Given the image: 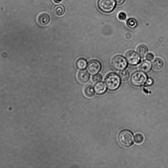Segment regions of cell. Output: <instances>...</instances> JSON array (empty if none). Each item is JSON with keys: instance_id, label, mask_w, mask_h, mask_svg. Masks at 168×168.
I'll return each mask as SVG.
<instances>
[{"instance_id": "obj_7", "label": "cell", "mask_w": 168, "mask_h": 168, "mask_svg": "<svg viewBox=\"0 0 168 168\" xmlns=\"http://www.w3.org/2000/svg\"><path fill=\"white\" fill-rule=\"evenodd\" d=\"M101 67V64L99 61L96 60H93L88 63L87 70L91 74H95L100 70Z\"/></svg>"}, {"instance_id": "obj_22", "label": "cell", "mask_w": 168, "mask_h": 168, "mask_svg": "<svg viewBox=\"0 0 168 168\" xmlns=\"http://www.w3.org/2000/svg\"><path fill=\"white\" fill-rule=\"evenodd\" d=\"M118 17L120 20H124L127 18V15L124 12H121L118 14Z\"/></svg>"}, {"instance_id": "obj_12", "label": "cell", "mask_w": 168, "mask_h": 168, "mask_svg": "<svg viewBox=\"0 0 168 168\" xmlns=\"http://www.w3.org/2000/svg\"><path fill=\"white\" fill-rule=\"evenodd\" d=\"M164 66V62L161 59L157 58L152 62V66L156 70H160L162 69Z\"/></svg>"}, {"instance_id": "obj_23", "label": "cell", "mask_w": 168, "mask_h": 168, "mask_svg": "<svg viewBox=\"0 0 168 168\" xmlns=\"http://www.w3.org/2000/svg\"><path fill=\"white\" fill-rule=\"evenodd\" d=\"M154 56L153 54L152 53H149L147 54L146 56V59L149 61H152L154 59Z\"/></svg>"}, {"instance_id": "obj_10", "label": "cell", "mask_w": 168, "mask_h": 168, "mask_svg": "<svg viewBox=\"0 0 168 168\" xmlns=\"http://www.w3.org/2000/svg\"><path fill=\"white\" fill-rule=\"evenodd\" d=\"M94 90L98 94H102L107 91V87L105 84L103 82L97 83L94 86Z\"/></svg>"}, {"instance_id": "obj_19", "label": "cell", "mask_w": 168, "mask_h": 168, "mask_svg": "<svg viewBox=\"0 0 168 168\" xmlns=\"http://www.w3.org/2000/svg\"><path fill=\"white\" fill-rule=\"evenodd\" d=\"M134 140L136 144H140L143 143L144 141V136L141 134H137L135 136Z\"/></svg>"}, {"instance_id": "obj_5", "label": "cell", "mask_w": 168, "mask_h": 168, "mask_svg": "<svg viewBox=\"0 0 168 168\" xmlns=\"http://www.w3.org/2000/svg\"><path fill=\"white\" fill-rule=\"evenodd\" d=\"M116 2L115 0H99L98 6L99 9L102 12L109 13L114 10Z\"/></svg>"}, {"instance_id": "obj_20", "label": "cell", "mask_w": 168, "mask_h": 168, "mask_svg": "<svg viewBox=\"0 0 168 168\" xmlns=\"http://www.w3.org/2000/svg\"><path fill=\"white\" fill-rule=\"evenodd\" d=\"M102 79V77L101 74H97L93 76L92 78V82L94 83L100 82Z\"/></svg>"}, {"instance_id": "obj_8", "label": "cell", "mask_w": 168, "mask_h": 168, "mask_svg": "<svg viewBox=\"0 0 168 168\" xmlns=\"http://www.w3.org/2000/svg\"><path fill=\"white\" fill-rule=\"evenodd\" d=\"M50 21L49 15L46 13H43L39 15L38 18V22L41 25L45 26L48 25Z\"/></svg>"}, {"instance_id": "obj_14", "label": "cell", "mask_w": 168, "mask_h": 168, "mask_svg": "<svg viewBox=\"0 0 168 168\" xmlns=\"http://www.w3.org/2000/svg\"><path fill=\"white\" fill-rule=\"evenodd\" d=\"M138 54L141 57H145L148 53V47L144 44H141L138 46L136 50Z\"/></svg>"}, {"instance_id": "obj_3", "label": "cell", "mask_w": 168, "mask_h": 168, "mask_svg": "<svg viewBox=\"0 0 168 168\" xmlns=\"http://www.w3.org/2000/svg\"><path fill=\"white\" fill-rule=\"evenodd\" d=\"M148 78V76L145 72L138 71L134 72L131 76L130 82L134 86L140 87L145 85Z\"/></svg>"}, {"instance_id": "obj_1", "label": "cell", "mask_w": 168, "mask_h": 168, "mask_svg": "<svg viewBox=\"0 0 168 168\" xmlns=\"http://www.w3.org/2000/svg\"><path fill=\"white\" fill-rule=\"evenodd\" d=\"M105 82L109 90L111 91L117 90L121 84L119 76L115 73L109 74L105 78Z\"/></svg>"}, {"instance_id": "obj_9", "label": "cell", "mask_w": 168, "mask_h": 168, "mask_svg": "<svg viewBox=\"0 0 168 168\" xmlns=\"http://www.w3.org/2000/svg\"><path fill=\"white\" fill-rule=\"evenodd\" d=\"M77 77L79 82L82 83L87 82L89 79V75L88 73L85 70L79 71L78 73Z\"/></svg>"}, {"instance_id": "obj_16", "label": "cell", "mask_w": 168, "mask_h": 168, "mask_svg": "<svg viewBox=\"0 0 168 168\" xmlns=\"http://www.w3.org/2000/svg\"><path fill=\"white\" fill-rule=\"evenodd\" d=\"M53 11L55 15H57L61 16L65 13V8L62 5H57L54 7Z\"/></svg>"}, {"instance_id": "obj_21", "label": "cell", "mask_w": 168, "mask_h": 168, "mask_svg": "<svg viewBox=\"0 0 168 168\" xmlns=\"http://www.w3.org/2000/svg\"><path fill=\"white\" fill-rule=\"evenodd\" d=\"M153 80L151 78H149L145 84V86L146 87L151 86L153 85Z\"/></svg>"}, {"instance_id": "obj_17", "label": "cell", "mask_w": 168, "mask_h": 168, "mask_svg": "<svg viewBox=\"0 0 168 168\" xmlns=\"http://www.w3.org/2000/svg\"><path fill=\"white\" fill-rule=\"evenodd\" d=\"M119 75L121 80L123 81H125L128 80L130 74L128 70H124L121 71L119 72Z\"/></svg>"}, {"instance_id": "obj_11", "label": "cell", "mask_w": 168, "mask_h": 168, "mask_svg": "<svg viewBox=\"0 0 168 168\" xmlns=\"http://www.w3.org/2000/svg\"><path fill=\"white\" fill-rule=\"evenodd\" d=\"M83 93L88 98H93L95 94L93 87L90 85L86 86L84 88Z\"/></svg>"}, {"instance_id": "obj_13", "label": "cell", "mask_w": 168, "mask_h": 168, "mask_svg": "<svg viewBox=\"0 0 168 168\" xmlns=\"http://www.w3.org/2000/svg\"><path fill=\"white\" fill-rule=\"evenodd\" d=\"M151 64L149 61H144L141 63L139 67L140 70L145 73L148 72L151 69Z\"/></svg>"}, {"instance_id": "obj_25", "label": "cell", "mask_w": 168, "mask_h": 168, "mask_svg": "<svg viewBox=\"0 0 168 168\" xmlns=\"http://www.w3.org/2000/svg\"><path fill=\"white\" fill-rule=\"evenodd\" d=\"M54 1L55 2L58 3L60 2L61 0H54Z\"/></svg>"}, {"instance_id": "obj_18", "label": "cell", "mask_w": 168, "mask_h": 168, "mask_svg": "<svg viewBox=\"0 0 168 168\" xmlns=\"http://www.w3.org/2000/svg\"><path fill=\"white\" fill-rule=\"evenodd\" d=\"M127 25L130 28L134 29L137 26V23L135 19L130 18L127 21Z\"/></svg>"}, {"instance_id": "obj_2", "label": "cell", "mask_w": 168, "mask_h": 168, "mask_svg": "<svg viewBox=\"0 0 168 168\" xmlns=\"http://www.w3.org/2000/svg\"><path fill=\"white\" fill-rule=\"evenodd\" d=\"M118 139L120 143L125 148H129L134 141L133 133L129 130H124L120 133Z\"/></svg>"}, {"instance_id": "obj_15", "label": "cell", "mask_w": 168, "mask_h": 168, "mask_svg": "<svg viewBox=\"0 0 168 168\" xmlns=\"http://www.w3.org/2000/svg\"><path fill=\"white\" fill-rule=\"evenodd\" d=\"M87 65L86 60L83 58L78 59L76 63V66L78 69H85Z\"/></svg>"}, {"instance_id": "obj_4", "label": "cell", "mask_w": 168, "mask_h": 168, "mask_svg": "<svg viewBox=\"0 0 168 168\" xmlns=\"http://www.w3.org/2000/svg\"><path fill=\"white\" fill-rule=\"evenodd\" d=\"M111 64L114 69L120 71L124 70L128 65L127 60L124 56L120 55L116 56L113 57Z\"/></svg>"}, {"instance_id": "obj_6", "label": "cell", "mask_w": 168, "mask_h": 168, "mask_svg": "<svg viewBox=\"0 0 168 168\" xmlns=\"http://www.w3.org/2000/svg\"><path fill=\"white\" fill-rule=\"evenodd\" d=\"M125 58L128 64L131 65L135 66L140 64L141 61L140 56L135 52L131 50L127 52Z\"/></svg>"}, {"instance_id": "obj_24", "label": "cell", "mask_w": 168, "mask_h": 168, "mask_svg": "<svg viewBox=\"0 0 168 168\" xmlns=\"http://www.w3.org/2000/svg\"><path fill=\"white\" fill-rule=\"evenodd\" d=\"M117 5H121L124 3L125 0H115Z\"/></svg>"}]
</instances>
